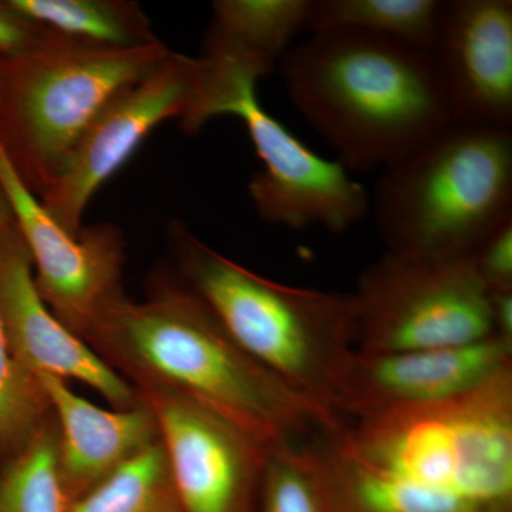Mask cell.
I'll return each instance as SVG.
<instances>
[{"mask_svg": "<svg viewBox=\"0 0 512 512\" xmlns=\"http://www.w3.org/2000/svg\"><path fill=\"white\" fill-rule=\"evenodd\" d=\"M302 446L328 512H507L512 369L444 402L339 416Z\"/></svg>", "mask_w": 512, "mask_h": 512, "instance_id": "6da1fadb", "label": "cell"}, {"mask_svg": "<svg viewBox=\"0 0 512 512\" xmlns=\"http://www.w3.org/2000/svg\"><path fill=\"white\" fill-rule=\"evenodd\" d=\"M86 343L137 392L160 390L201 404L269 451L305 443L339 419L239 348L185 284H165L144 302L123 299Z\"/></svg>", "mask_w": 512, "mask_h": 512, "instance_id": "7a4b0ae2", "label": "cell"}, {"mask_svg": "<svg viewBox=\"0 0 512 512\" xmlns=\"http://www.w3.org/2000/svg\"><path fill=\"white\" fill-rule=\"evenodd\" d=\"M276 70L348 170H383L456 121L430 53L394 40L311 33Z\"/></svg>", "mask_w": 512, "mask_h": 512, "instance_id": "3957f363", "label": "cell"}, {"mask_svg": "<svg viewBox=\"0 0 512 512\" xmlns=\"http://www.w3.org/2000/svg\"><path fill=\"white\" fill-rule=\"evenodd\" d=\"M370 210L387 252L470 258L512 220V128L453 121L383 168Z\"/></svg>", "mask_w": 512, "mask_h": 512, "instance_id": "277c9868", "label": "cell"}, {"mask_svg": "<svg viewBox=\"0 0 512 512\" xmlns=\"http://www.w3.org/2000/svg\"><path fill=\"white\" fill-rule=\"evenodd\" d=\"M171 237L184 284L239 348L296 393L333 412V377L353 350L350 293L271 281L215 251L181 222Z\"/></svg>", "mask_w": 512, "mask_h": 512, "instance_id": "5b68a950", "label": "cell"}, {"mask_svg": "<svg viewBox=\"0 0 512 512\" xmlns=\"http://www.w3.org/2000/svg\"><path fill=\"white\" fill-rule=\"evenodd\" d=\"M163 42L113 49L52 32L42 45L0 57V150L37 198L120 90L163 62Z\"/></svg>", "mask_w": 512, "mask_h": 512, "instance_id": "8992f818", "label": "cell"}, {"mask_svg": "<svg viewBox=\"0 0 512 512\" xmlns=\"http://www.w3.org/2000/svg\"><path fill=\"white\" fill-rule=\"evenodd\" d=\"M350 296L357 352L447 349L497 338L490 292L470 258L386 252L360 274Z\"/></svg>", "mask_w": 512, "mask_h": 512, "instance_id": "52a82bcc", "label": "cell"}, {"mask_svg": "<svg viewBox=\"0 0 512 512\" xmlns=\"http://www.w3.org/2000/svg\"><path fill=\"white\" fill-rule=\"evenodd\" d=\"M258 82L239 79L218 97L211 119L235 116L244 121L264 170L248 185L256 214L266 224L292 231L312 227L345 234L370 212V195L339 161L320 157L265 111Z\"/></svg>", "mask_w": 512, "mask_h": 512, "instance_id": "ba28073f", "label": "cell"}, {"mask_svg": "<svg viewBox=\"0 0 512 512\" xmlns=\"http://www.w3.org/2000/svg\"><path fill=\"white\" fill-rule=\"evenodd\" d=\"M202 74L200 56L171 50L153 70L120 90L77 141L55 183L37 198L47 215L77 237L87 205L101 185L158 124L187 117L200 92Z\"/></svg>", "mask_w": 512, "mask_h": 512, "instance_id": "9c48e42d", "label": "cell"}, {"mask_svg": "<svg viewBox=\"0 0 512 512\" xmlns=\"http://www.w3.org/2000/svg\"><path fill=\"white\" fill-rule=\"evenodd\" d=\"M0 190L28 247L40 298L86 342L97 322L127 298L121 285L123 235L106 222L83 227L77 237L64 231L20 181L2 150Z\"/></svg>", "mask_w": 512, "mask_h": 512, "instance_id": "30bf717a", "label": "cell"}, {"mask_svg": "<svg viewBox=\"0 0 512 512\" xmlns=\"http://www.w3.org/2000/svg\"><path fill=\"white\" fill-rule=\"evenodd\" d=\"M157 421L175 501L183 512H239L264 483L271 451L201 404L160 390L138 392Z\"/></svg>", "mask_w": 512, "mask_h": 512, "instance_id": "8fae6325", "label": "cell"}, {"mask_svg": "<svg viewBox=\"0 0 512 512\" xmlns=\"http://www.w3.org/2000/svg\"><path fill=\"white\" fill-rule=\"evenodd\" d=\"M0 325L10 352L35 379L49 375L84 383L114 409L143 403L137 390L40 298L28 247L5 195L0 202Z\"/></svg>", "mask_w": 512, "mask_h": 512, "instance_id": "7c38bea8", "label": "cell"}, {"mask_svg": "<svg viewBox=\"0 0 512 512\" xmlns=\"http://www.w3.org/2000/svg\"><path fill=\"white\" fill-rule=\"evenodd\" d=\"M512 369V342L490 338L457 348L399 353L350 350L332 383L338 416H372L463 396Z\"/></svg>", "mask_w": 512, "mask_h": 512, "instance_id": "4fadbf2b", "label": "cell"}, {"mask_svg": "<svg viewBox=\"0 0 512 512\" xmlns=\"http://www.w3.org/2000/svg\"><path fill=\"white\" fill-rule=\"evenodd\" d=\"M429 53L456 120L512 128L511 0H443Z\"/></svg>", "mask_w": 512, "mask_h": 512, "instance_id": "5bb4252c", "label": "cell"}, {"mask_svg": "<svg viewBox=\"0 0 512 512\" xmlns=\"http://www.w3.org/2000/svg\"><path fill=\"white\" fill-rule=\"evenodd\" d=\"M36 380L56 421L60 476L69 503L160 439L157 421L144 403L133 409H101L66 380L49 375Z\"/></svg>", "mask_w": 512, "mask_h": 512, "instance_id": "9a60e30c", "label": "cell"}, {"mask_svg": "<svg viewBox=\"0 0 512 512\" xmlns=\"http://www.w3.org/2000/svg\"><path fill=\"white\" fill-rule=\"evenodd\" d=\"M313 0H217L201 56L247 67L259 77L278 69L308 30Z\"/></svg>", "mask_w": 512, "mask_h": 512, "instance_id": "2e32d148", "label": "cell"}, {"mask_svg": "<svg viewBox=\"0 0 512 512\" xmlns=\"http://www.w3.org/2000/svg\"><path fill=\"white\" fill-rule=\"evenodd\" d=\"M52 32L90 45L134 49L160 42L140 5L130 0H9Z\"/></svg>", "mask_w": 512, "mask_h": 512, "instance_id": "e0dca14e", "label": "cell"}, {"mask_svg": "<svg viewBox=\"0 0 512 512\" xmlns=\"http://www.w3.org/2000/svg\"><path fill=\"white\" fill-rule=\"evenodd\" d=\"M443 0H313L311 33L355 32L430 52Z\"/></svg>", "mask_w": 512, "mask_h": 512, "instance_id": "ac0fdd59", "label": "cell"}, {"mask_svg": "<svg viewBox=\"0 0 512 512\" xmlns=\"http://www.w3.org/2000/svg\"><path fill=\"white\" fill-rule=\"evenodd\" d=\"M53 416L20 450L0 463V512H66Z\"/></svg>", "mask_w": 512, "mask_h": 512, "instance_id": "d6986e66", "label": "cell"}, {"mask_svg": "<svg viewBox=\"0 0 512 512\" xmlns=\"http://www.w3.org/2000/svg\"><path fill=\"white\" fill-rule=\"evenodd\" d=\"M175 501L160 439L74 498L66 512H167Z\"/></svg>", "mask_w": 512, "mask_h": 512, "instance_id": "ffe728a7", "label": "cell"}, {"mask_svg": "<svg viewBox=\"0 0 512 512\" xmlns=\"http://www.w3.org/2000/svg\"><path fill=\"white\" fill-rule=\"evenodd\" d=\"M50 416L42 386L12 355L0 325V463L25 446Z\"/></svg>", "mask_w": 512, "mask_h": 512, "instance_id": "44dd1931", "label": "cell"}, {"mask_svg": "<svg viewBox=\"0 0 512 512\" xmlns=\"http://www.w3.org/2000/svg\"><path fill=\"white\" fill-rule=\"evenodd\" d=\"M262 512H328L302 444L278 447L269 453L262 483Z\"/></svg>", "mask_w": 512, "mask_h": 512, "instance_id": "7402d4cb", "label": "cell"}, {"mask_svg": "<svg viewBox=\"0 0 512 512\" xmlns=\"http://www.w3.org/2000/svg\"><path fill=\"white\" fill-rule=\"evenodd\" d=\"M470 259L488 292H512V220L485 239Z\"/></svg>", "mask_w": 512, "mask_h": 512, "instance_id": "603a6c76", "label": "cell"}, {"mask_svg": "<svg viewBox=\"0 0 512 512\" xmlns=\"http://www.w3.org/2000/svg\"><path fill=\"white\" fill-rule=\"evenodd\" d=\"M50 35L52 30L20 13L9 0H0V57L28 53L42 45Z\"/></svg>", "mask_w": 512, "mask_h": 512, "instance_id": "cb8c5ba5", "label": "cell"}, {"mask_svg": "<svg viewBox=\"0 0 512 512\" xmlns=\"http://www.w3.org/2000/svg\"><path fill=\"white\" fill-rule=\"evenodd\" d=\"M490 296L495 336L512 342V292L490 293Z\"/></svg>", "mask_w": 512, "mask_h": 512, "instance_id": "d4e9b609", "label": "cell"}, {"mask_svg": "<svg viewBox=\"0 0 512 512\" xmlns=\"http://www.w3.org/2000/svg\"><path fill=\"white\" fill-rule=\"evenodd\" d=\"M167 512H183L180 510V507H178L177 501H174L173 504L168 507Z\"/></svg>", "mask_w": 512, "mask_h": 512, "instance_id": "484cf974", "label": "cell"}]
</instances>
